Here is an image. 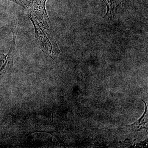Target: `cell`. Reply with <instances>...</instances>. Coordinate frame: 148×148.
<instances>
[{
  "mask_svg": "<svg viewBox=\"0 0 148 148\" xmlns=\"http://www.w3.org/2000/svg\"><path fill=\"white\" fill-rule=\"evenodd\" d=\"M29 17L34 27L37 44L40 49L53 59L60 53V50L55 40L48 31L44 30L36 19L29 13Z\"/></svg>",
  "mask_w": 148,
  "mask_h": 148,
  "instance_id": "6da1fadb",
  "label": "cell"
},
{
  "mask_svg": "<svg viewBox=\"0 0 148 148\" xmlns=\"http://www.w3.org/2000/svg\"><path fill=\"white\" fill-rule=\"evenodd\" d=\"M47 0H32L31 2V10L34 14V17H37L42 26L49 31L50 22L45 10V4ZM43 27V28H44Z\"/></svg>",
  "mask_w": 148,
  "mask_h": 148,
  "instance_id": "7a4b0ae2",
  "label": "cell"
},
{
  "mask_svg": "<svg viewBox=\"0 0 148 148\" xmlns=\"http://www.w3.org/2000/svg\"><path fill=\"white\" fill-rule=\"evenodd\" d=\"M108 8V12L114 13L118 7L122 5L125 0H103Z\"/></svg>",
  "mask_w": 148,
  "mask_h": 148,
  "instance_id": "3957f363",
  "label": "cell"
},
{
  "mask_svg": "<svg viewBox=\"0 0 148 148\" xmlns=\"http://www.w3.org/2000/svg\"><path fill=\"white\" fill-rule=\"evenodd\" d=\"M142 101H143V102H144V103H145V104L146 109L145 113H144V114H143V116H142V117H141L140 119L138 120V121L135 122L133 124L131 125H129V127H130L131 129L133 130H135L136 131L140 130L141 129H143V128H145V127H144V123L143 122H144V117H145L146 112H147V107L145 102H144L143 100H142Z\"/></svg>",
  "mask_w": 148,
  "mask_h": 148,
  "instance_id": "277c9868",
  "label": "cell"
},
{
  "mask_svg": "<svg viewBox=\"0 0 148 148\" xmlns=\"http://www.w3.org/2000/svg\"><path fill=\"white\" fill-rule=\"evenodd\" d=\"M9 1H13L14 2L17 3V4L22 6H24L25 5V3L22 0H9Z\"/></svg>",
  "mask_w": 148,
  "mask_h": 148,
  "instance_id": "5b68a950",
  "label": "cell"
}]
</instances>
